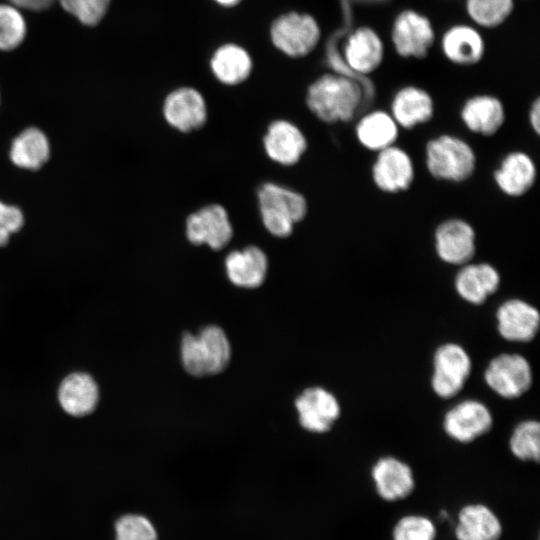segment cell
Instances as JSON below:
<instances>
[{"instance_id":"cell-1","label":"cell","mask_w":540,"mask_h":540,"mask_svg":"<svg viewBox=\"0 0 540 540\" xmlns=\"http://www.w3.org/2000/svg\"><path fill=\"white\" fill-rule=\"evenodd\" d=\"M371 95L357 77L333 72L321 75L310 84L306 104L325 123L348 122Z\"/></svg>"},{"instance_id":"cell-2","label":"cell","mask_w":540,"mask_h":540,"mask_svg":"<svg viewBox=\"0 0 540 540\" xmlns=\"http://www.w3.org/2000/svg\"><path fill=\"white\" fill-rule=\"evenodd\" d=\"M184 369L196 377L215 375L228 366L231 346L222 328L209 325L198 334L185 333L180 346Z\"/></svg>"},{"instance_id":"cell-3","label":"cell","mask_w":540,"mask_h":540,"mask_svg":"<svg viewBox=\"0 0 540 540\" xmlns=\"http://www.w3.org/2000/svg\"><path fill=\"white\" fill-rule=\"evenodd\" d=\"M262 223L273 236L291 235L294 225L303 220L308 206L305 197L276 183H264L257 192Z\"/></svg>"},{"instance_id":"cell-4","label":"cell","mask_w":540,"mask_h":540,"mask_svg":"<svg viewBox=\"0 0 540 540\" xmlns=\"http://www.w3.org/2000/svg\"><path fill=\"white\" fill-rule=\"evenodd\" d=\"M426 166L436 179L463 182L475 171L476 156L463 139L443 134L431 139L425 149Z\"/></svg>"},{"instance_id":"cell-5","label":"cell","mask_w":540,"mask_h":540,"mask_svg":"<svg viewBox=\"0 0 540 540\" xmlns=\"http://www.w3.org/2000/svg\"><path fill=\"white\" fill-rule=\"evenodd\" d=\"M270 39L275 48L286 56L301 58L317 47L321 39V28L312 15L291 11L272 22Z\"/></svg>"},{"instance_id":"cell-6","label":"cell","mask_w":540,"mask_h":540,"mask_svg":"<svg viewBox=\"0 0 540 540\" xmlns=\"http://www.w3.org/2000/svg\"><path fill=\"white\" fill-rule=\"evenodd\" d=\"M472 369L471 359L466 350L456 343L439 346L433 356L431 387L434 393L449 399L464 387Z\"/></svg>"},{"instance_id":"cell-7","label":"cell","mask_w":540,"mask_h":540,"mask_svg":"<svg viewBox=\"0 0 540 540\" xmlns=\"http://www.w3.org/2000/svg\"><path fill=\"white\" fill-rule=\"evenodd\" d=\"M391 42L403 58L421 59L427 56L435 42V31L424 14L406 9L395 17L391 27Z\"/></svg>"},{"instance_id":"cell-8","label":"cell","mask_w":540,"mask_h":540,"mask_svg":"<svg viewBox=\"0 0 540 540\" xmlns=\"http://www.w3.org/2000/svg\"><path fill=\"white\" fill-rule=\"evenodd\" d=\"M484 379L490 389L502 398L515 399L530 389L533 375L524 356L502 353L490 360Z\"/></svg>"},{"instance_id":"cell-9","label":"cell","mask_w":540,"mask_h":540,"mask_svg":"<svg viewBox=\"0 0 540 540\" xmlns=\"http://www.w3.org/2000/svg\"><path fill=\"white\" fill-rule=\"evenodd\" d=\"M384 53V43L377 31L360 26L347 35L340 59L346 74L365 76L380 67Z\"/></svg>"},{"instance_id":"cell-10","label":"cell","mask_w":540,"mask_h":540,"mask_svg":"<svg viewBox=\"0 0 540 540\" xmlns=\"http://www.w3.org/2000/svg\"><path fill=\"white\" fill-rule=\"evenodd\" d=\"M185 234L195 246L207 245L213 250H221L230 243L233 228L225 208L210 204L187 217Z\"/></svg>"},{"instance_id":"cell-11","label":"cell","mask_w":540,"mask_h":540,"mask_svg":"<svg viewBox=\"0 0 540 540\" xmlns=\"http://www.w3.org/2000/svg\"><path fill=\"white\" fill-rule=\"evenodd\" d=\"M435 249L438 257L447 264H467L476 252L475 230L463 219H447L435 230Z\"/></svg>"},{"instance_id":"cell-12","label":"cell","mask_w":540,"mask_h":540,"mask_svg":"<svg viewBox=\"0 0 540 540\" xmlns=\"http://www.w3.org/2000/svg\"><path fill=\"white\" fill-rule=\"evenodd\" d=\"M493 425L488 407L474 399L464 400L446 412L443 428L460 443H469L487 433Z\"/></svg>"},{"instance_id":"cell-13","label":"cell","mask_w":540,"mask_h":540,"mask_svg":"<svg viewBox=\"0 0 540 540\" xmlns=\"http://www.w3.org/2000/svg\"><path fill=\"white\" fill-rule=\"evenodd\" d=\"M163 115L172 128L183 133L192 132L201 128L207 120L205 99L193 87H179L166 96Z\"/></svg>"},{"instance_id":"cell-14","label":"cell","mask_w":540,"mask_h":540,"mask_svg":"<svg viewBox=\"0 0 540 540\" xmlns=\"http://www.w3.org/2000/svg\"><path fill=\"white\" fill-rule=\"evenodd\" d=\"M414 175L413 161L404 149L392 145L377 152L372 166V178L381 191H405L411 186Z\"/></svg>"},{"instance_id":"cell-15","label":"cell","mask_w":540,"mask_h":540,"mask_svg":"<svg viewBox=\"0 0 540 540\" xmlns=\"http://www.w3.org/2000/svg\"><path fill=\"white\" fill-rule=\"evenodd\" d=\"M295 406L301 426L314 433L329 431L341 412L336 397L322 387L305 389L297 397Z\"/></svg>"},{"instance_id":"cell-16","label":"cell","mask_w":540,"mask_h":540,"mask_svg":"<svg viewBox=\"0 0 540 540\" xmlns=\"http://www.w3.org/2000/svg\"><path fill=\"white\" fill-rule=\"evenodd\" d=\"M57 399L62 410L73 417L90 415L100 401V389L92 375L75 371L66 375L57 390Z\"/></svg>"},{"instance_id":"cell-17","label":"cell","mask_w":540,"mask_h":540,"mask_svg":"<svg viewBox=\"0 0 540 540\" xmlns=\"http://www.w3.org/2000/svg\"><path fill=\"white\" fill-rule=\"evenodd\" d=\"M497 329L502 338L511 342H529L536 336L540 315L538 310L521 299H509L496 311Z\"/></svg>"},{"instance_id":"cell-18","label":"cell","mask_w":540,"mask_h":540,"mask_svg":"<svg viewBox=\"0 0 540 540\" xmlns=\"http://www.w3.org/2000/svg\"><path fill=\"white\" fill-rule=\"evenodd\" d=\"M378 496L386 502H398L409 497L415 489L411 467L392 456L378 459L371 470Z\"/></svg>"},{"instance_id":"cell-19","label":"cell","mask_w":540,"mask_h":540,"mask_svg":"<svg viewBox=\"0 0 540 540\" xmlns=\"http://www.w3.org/2000/svg\"><path fill=\"white\" fill-rule=\"evenodd\" d=\"M267 156L283 166L296 164L305 153L307 141L302 131L287 120L273 121L263 138Z\"/></svg>"},{"instance_id":"cell-20","label":"cell","mask_w":540,"mask_h":540,"mask_svg":"<svg viewBox=\"0 0 540 540\" xmlns=\"http://www.w3.org/2000/svg\"><path fill=\"white\" fill-rule=\"evenodd\" d=\"M441 50L453 64L460 66L475 65L483 58L485 41L479 30L469 24H456L449 27L442 35Z\"/></svg>"},{"instance_id":"cell-21","label":"cell","mask_w":540,"mask_h":540,"mask_svg":"<svg viewBox=\"0 0 540 540\" xmlns=\"http://www.w3.org/2000/svg\"><path fill=\"white\" fill-rule=\"evenodd\" d=\"M500 282V274L493 265L469 262L457 272L454 286L463 300L480 305L499 289Z\"/></svg>"},{"instance_id":"cell-22","label":"cell","mask_w":540,"mask_h":540,"mask_svg":"<svg viewBox=\"0 0 540 540\" xmlns=\"http://www.w3.org/2000/svg\"><path fill=\"white\" fill-rule=\"evenodd\" d=\"M228 279L235 286L253 289L261 286L268 272V258L257 246L230 252L224 261Z\"/></svg>"},{"instance_id":"cell-23","label":"cell","mask_w":540,"mask_h":540,"mask_svg":"<svg viewBox=\"0 0 540 540\" xmlns=\"http://www.w3.org/2000/svg\"><path fill=\"white\" fill-rule=\"evenodd\" d=\"M390 114L399 127L411 129L432 119L434 102L426 90L413 85L404 86L394 94Z\"/></svg>"},{"instance_id":"cell-24","label":"cell","mask_w":540,"mask_h":540,"mask_svg":"<svg viewBox=\"0 0 540 540\" xmlns=\"http://www.w3.org/2000/svg\"><path fill=\"white\" fill-rule=\"evenodd\" d=\"M536 166L532 158L522 151L508 153L494 172V181L505 195L520 197L535 183Z\"/></svg>"},{"instance_id":"cell-25","label":"cell","mask_w":540,"mask_h":540,"mask_svg":"<svg viewBox=\"0 0 540 540\" xmlns=\"http://www.w3.org/2000/svg\"><path fill=\"white\" fill-rule=\"evenodd\" d=\"M454 532L457 540H500L503 526L487 505L471 503L459 510Z\"/></svg>"},{"instance_id":"cell-26","label":"cell","mask_w":540,"mask_h":540,"mask_svg":"<svg viewBox=\"0 0 540 540\" xmlns=\"http://www.w3.org/2000/svg\"><path fill=\"white\" fill-rule=\"evenodd\" d=\"M460 116L471 132L482 136H492L500 130L505 121V109L497 97L480 94L465 101Z\"/></svg>"},{"instance_id":"cell-27","label":"cell","mask_w":540,"mask_h":540,"mask_svg":"<svg viewBox=\"0 0 540 540\" xmlns=\"http://www.w3.org/2000/svg\"><path fill=\"white\" fill-rule=\"evenodd\" d=\"M214 77L222 84L234 86L248 79L253 61L249 52L236 43L219 46L210 60Z\"/></svg>"},{"instance_id":"cell-28","label":"cell","mask_w":540,"mask_h":540,"mask_svg":"<svg viewBox=\"0 0 540 540\" xmlns=\"http://www.w3.org/2000/svg\"><path fill=\"white\" fill-rule=\"evenodd\" d=\"M399 128L390 113L373 110L359 119L355 131L357 140L364 148L379 152L394 145Z\"/></svg>"},{"instance_id":"cell-29","label":"cell","mask_w":540,"mask_h":540,"mask_svg":"<svg viewBox=\"0 0 540 540\" xmlns=\"http://www.w3.org/2000/svg\"><path fill=\"white\" fill-rule=\"evenodd\" d=\"M50 144L38 128H27L12 142L10 159L18 167L35 170L49 158Z\"/></svg>"},{"instance_id":"cell-30","label":"cell","mask_w":540,"mask_h":540,"mask_svg":"<svg viewBox=\"0 0 540 540\" xmlns=\"http://www.w3.org/2000/svg\"><path fill=\"white\" fill-rule=\"evenodd\" d=\"M465 10L476 26L496 28L512 14L514 0H466Z\"/></svg>"},{"instance_id":"cell-31","label":"cell","mask_w":540,"mask_h":540,"mask_svg":"<svg viewBox=\"0 0 540 540\" xmlns=\"http://www.w3.org/2000/svg\"><path fill=\"white\" fill-rule=\"evenodd\" d=\"M512 454L521 461H539L540 456V424L535 420L519 423L509 440Z\"/></svg>"},{"instance_id":"cell-32","label":"cell","mask_w":540,"mask_h":540,"mask_svg":"<svg viewBox=\"0 0 540 540\" xmlns=\"http://www.w3.org/2000/svg\"><path fill=\"white\" fill-rule=\"evenodd\" d=\"M27 32L26 21L13 4H0V50L7 51L18 47Z\"/></svg>"},{"instance_id":"cell-33","label":"cell","mask_w":540,"mask_h":540,"mask_svg":"<svg viewBox=\"0 0 540 540\" xmlns=\"http://www.w3.org/2000/svg\"><path fill=\"white\" fill-rule=\"evenodd\" d=\"M115 540H158L153 522L145 515L127 513L120 516L114 525Z\"/></svg>"},{"instance_id":"cell-34","label":"cell","mask_w":540,"mask_h":540,"mask_svg":"<svg viewBox=\"0 0 540 540\" xmlns=\"http://www.w3.org/2000/svg\"><path fill=\"white\" fill-rule=\"evenodd\" d=\"M436 536L434 522L418 514L401 517L392 529V540H435Z\"/></svg>"},{"instance_id":"cell-35","label":"cell","mask_w":540,"mask_h":540,"mask_svg":"<svg viewBox=\"0 0 540 540\" xmlns=\"http://www.w3.org/2000/svg\"><path fill=\"white\" fill-rule=\"evenodd\" d=\"M60 3L82 24L93 26L106 14L110 0H60Z\"/></svg>"},{"instance_id":"cell-36","label":"cell","mask_w":540,"mask_h":540,"mask_svg":"<svg viewBox=\"0 0 540 540\" xmlns=\"http://www.w3.org/2000/svg\"><path fill=\"white\" fill-rule=\"evenodd\" d=\"M23 222V214L18 207L0 201V246L9 241L10 235L17 232Z\"/></svg>"},{"instance_id":"cell-37","label":"cell","mask_w":540,"mask_h":540,"mask_svg":"<svg viewBox=\"0 0 540 540\" xmlns=\"http://www.w3.org/2000/svg\"><path fill=\"white\" fill-rule=\"evenodd\" d=\"M14 6L29 10H43L48 8L54 0H9Z\"/></svg>"},{"instance_id":"cell-38","label":"cell","mask_w":540,"mask_h":540,"mask_svg":"<svg viewBox=\"0 0 540 540\" xmlns=\"http://www.w3.org/2000/svg\"><path fill=\"white\" fill-rule=\"evenodd\" d=\"M529 123L534 132L540 133V100L536 98L529 110Z\"/></svg>"},{"instance_id":"cell-39","label":"cell","mask_w":540,"mask_h":540,"mask_svg":"<svg viewBox=\"0 0 540 540\" xmlns=\"http://www.w3.org/2000/svg\"><path fill=\"white\" fill-rule=\"evenodd\" d=\"M213 1L216 2L220 6L228 8V7L236 6L242 0H213Z\"/></svg>"}]
</instances>
